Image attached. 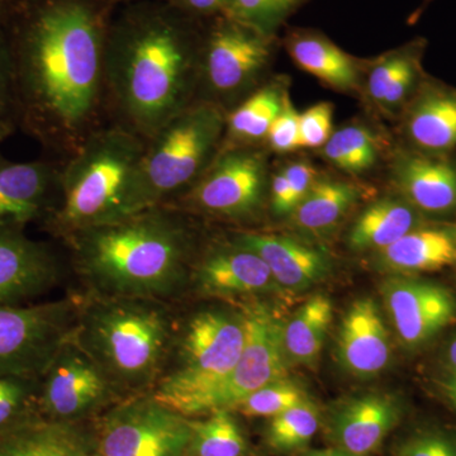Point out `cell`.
Returning <instances> with one entry per match:
<instances>
[{
  "instance_id": "cell-1",
  "label": "cell",
  "mask_w": 456,
  "mask_h": 456,
  "mask_svg": "<svg viewBox=\"0 0 456 456\" xmlns=\"http://www.w3.org/2000/svg\"><path fill=\"white\" fill-rule=\"evenodd\" d=\"M110 0H13L2 25L13 61L17 125L65 159L107 112Z\"/></svg>"
},
{
  "instance_id": "cell-2",
  "label": "cell",
  "mask_w": 456,
  "mask_h": 456,
  "mask_svg": "<svg viewBox=\"0 0 456 456\" xmlns=\"http://www.w3.org/2000/svg\"><path fill=\"white\" fill-rule=\"evenodd\" d=\"M204 20L165 0L114 13L106 44V106L113 123L152 136L197 101Z\"/></svg>"
},
{
  "instance_id": "cell-3",
  "label": "cell",
  "mask_w": 456,
  "mask_h": 456,
  "mask_svg": "<svg viewBox=\"0 0 456 456\" xmlns=\"http://www.w3.org/2000/svg\"><path fill=\"white\" fill-rule=\"evenodd\" d=\"M62 244L86 293L173 303L191 285L200 254L191 216L171 206L86 228Z\"/></svg>"
},
{
  "instance_id": "cell-4",
  "label": "cell",
  "mask_w": 456,
  "mask_h": 456,
  "mask_svg": "<svg viewBox=\"0 0 456 456\" xmlns=\"http://www.w3.org/2000/svg\"><path fill=\"white\" fill-rule=\"evenodd\" d=\"M173 305L88 293L79 298L74 341L122 398L150 395L158 386L178 318Z\"/></svg>"
},
{
  "instance_id": "cell-5",
  "label": "cell",
  "mask_w": 456,
  "mask_h": 456,
  "mask_svg": "<svg viewBox=\"0 0 456 456\" xmlns=\"http://www.w3.org/2000/svg\"><path fill=\"white\" fill-rule=\"evenodd\" d=\"M146 140L117 123L102 126L62 159L55 209L42 228L66 237L136 211V191Z\"/></svg>"
},
{
  "instance_id": "cell-6",
  "label": "cell",
  "mask_w": 456,
  "mask_h": 456,
  "mask_svg": "<svg viewBox=\"0 0 456 456\" xmlns=\"http://www.w3.org/2000/svg\"><path fill=\"white\" fill-rule=\"evenodd\" d=\"M245 341L241 308L207 307L178 314L167 367L150 395L184 415L235 369Z\"/></svg>"
},
{
  "instance_id": "cell-7",
  "label": "cell",
  "mask_w": 456,
  "mask_h": 456,
  "mask_svg": "<svg viewBox=\"0 0 456 456\" xmlns=\"http://www.w3.org/2000/svg\"><path fill=\"white\" fill-rule=\"evenodd\" d=\"M224 123L226 112L221 107L196 101L146 141L137 213L167 206L193 185L220 151Z\"/></svg>"
},
{
  "instance_id": "cell-8",
  "label": "cell",
  "mask_w": 456,
  "mask_h": 456,
  "mask_svg": "<svg viewBox=\"0 0 456 456\" xmlns=\"http://www.w3.org/2000/svg\"><path fill=\"white\" fill-rule=\"evenodd\" d=\"M277 49L278 36L233 18L204 20L197 101L227 112L264 83Z\"/></svg>"
},
{
  "instance_id": "cell-9",
  "label": "cell",
  "mask_w": 456,
  "mask_h": 456,
  "mask_svg": "<svg viewBox=\"0 0 456 456\" xmlns=\"http://www.w3.org/2000/svg\"><path fill=\"white\" fill-rule=\"evenodd\" d=\"M268 154L259 147H221L184 193L167 206L188 215L253 220L268 200Z\"/></svg>"
},
{
  "instance_id": "cell-10",
  "label": "cell",
  "mask_w": 456,
  "mask_h": 456,
  "mask_svg": "<svg viewBox=\"0 0 456 456\" xmlns=\"http://www.w3.org/2000/svg\"><path fill=\"white\" fill-rule=\"evenodd\" d=\"M79 298L0 305V375L38 378L73 335Z\"/></svg>"
},
{
  "instance_id": "cell-11",
  "label": "cell",
  "mask_w": 456,
  "mask_h": 456,
  "mask_svg": "<svg viewBox=\"0 0 456 456\" xmlns=\"http://www.w3.org/2000/svg\"><path fill=\"white\" fill-rule=\"evenodd\" d=\"M191 440V419L152 395L114 404L97 435L103 456H189Z\"/></svg>"
},
{
  "instance_id": "cell-12",
  "label": "cell",
  "mask_w": 456,
  "mask_h": 456,
  "mask_svg": "<svg viewBox=\"0 0 456 456\" xmlns=\"http://www.w3.org/2000/svg\"><path fill=\"white\" fill-rule=\"evenodd\" d=\"M241 310L245 316L246 341L239 362L220 386L194 401L185 410L184 416L232 411L266 384L288 378L289 362L285 358L281 340L283 323L263 303H246Z\"/></svg>"
},
{
  "instance_id": "cell-13",
  "label": "cell",
  "mask_w": 456,
  "mask_h": 456,
  "mask_svg": "<svg viewBox=\"0 0 456 456\" xmlns=\"http://www.w3.org/2000/svg\"><path fill=\"white\" fill-rule=\"evenodd\" d=\"M37 382L38 415L47 425L83 419L125 399L73 335L57 350Z\"/></svg>"
},
{
  "instance_id": "cell-14",
  "label": "cell",
  "mask_w": 456,
  "mask_h": 456,
  "mask_svg": "<svg viewBox=\"0 0 456 456\" xmlns=\"http://www.w3.org/2000/svg\"><path fill=\"white\" fill-rule=\"evenodd\" d=\"M65 272L53 246L0 228V305H27L61 283Z\"/></svg>"
},
{
  "instance_id": "cell-15",
  "label": "cell",
  "mask_w": 456,
  "mask_h": 456,
  "mask_svg": "<svg viewBox=\"0 0 456 456\" xmlns=\"http://www.w3.org/2000/svg\"><path fill=\"white\" fill-rule=\"evenodd\" d=\"M382 293L392 325L404 346H421L456 320V299L443 285L393 278L384 283Z\"/></svg>"
},
{
  "instance_id": "cell-16",
  "label": "cell",
  "mask_w": 456,
  "mask_h": 456,
  "mask_svg": "<svg viewBox=\"0 0 456 456\" xmlns=\"http://www.w3.org/2000/svg\"><path fill=\"white\" fill-rule=\"evenodd\" d=\"M61 161L17 163L0 154V228L44 224L59 197Z\"/></svg>"
},
{
  "instance_id": "cell-17",
  "label": "cell",
  "mask_w": 456,
  "mask_h": 456,
  "mask_svg": "<svg viewBox=\"0 0 456 456\" xmlns=\"http://www.w3.org/2000/svg\"><path fill=\"white\" fill-rule=\"evenodd\" d=\"M203 296L235 298L274 292L279 284L259 255L228 240L198 254L191 285Z\"/></svg>"
},
{
  "instance_id": "cell-18",
  "label": "cell",
  "mask_w": 456,
  "mask_h": 456,
  "mask_svg": "<svg viewBox=\"0 0 456 456\" xmlns=\"http://www.w3.org/2000/svg\"><path fill=\"white\" fill-rule=\"evenodd\" d=\"M230 240L259 255L279 287L287 289H308L331 272V259L325 251L292 237L242 231Z\"/></svg>"
},
{
  "instance_id": "cell-19",
  "label": "cell",
  "mask_w": 456,
  "mask_h": 456,
  "mask_svg": "<svg viewBox=\"0 0 456 456\" xmlns=\"http://www.w3.org/2000/svg\"><path fill=\"white\" fill-rule=\"evenodd\" d=\"M391 338L377 303L358 299L342 318L338 358L345 370L356 377H371L389 364Z\"/></svg>"
},
{
  "instance_id": "cell-20",
  "label": "cell",
  "mask_w": 456,
  "mask_h": 456,
  "mask_svg": "<svg viewBox=\"0 0 456 456\" xmlns=\"http://www.w3.org/2000/svg\"><path fill=\"white\" fill-rule=\"evenodd\" d=\"M392 183L419 213L448 215L456 211V165L436 155L401 152L391 167Z\"/></svg>"
},
{
  "instance_id": "cell-21",
  "label": "cell",
  "mask_w": 456,
  "mask_h": 456,
  "mask_svg": "<svg viewBox=\"0 0 456 456\" xmlns=\"http://www.w3.org/2000/svg\"><path fill=\"white\" fill-rule=\"evenodd\" d=\"M284 47L294 64L329 88L345 94L362 92L368 61L350 55L322 32L312 28L288 29Z\"/></svg>"
},
{
  "instance_id": "cell-22",
  "label": "cell",
  "mask_w": 456,
  "mask_h": 456,
  "mask_svg": "<svg viewBox=\"0 0 456 456\" xmlns=\"http://www.w3.org/2000/svg\"><path fill=\"white\" fill-rule=\"evenodd\" d=\"M399 408L395 399L367 395L351 399L332 417V436L338 448L354 456L371 454L397 425Z\"/></svg>"
},
{
  "instance_id": "cell-23",
  "label": "cell",
  "mask_w": 456,
  "mask_h": 456,
  "mask_svg": "<svg viewBox=\"0 0 456 456\" xmlns=\"http://www.w3.org/2000/svg\"><path fill=\"white\" fill-rule=\"evenodd\" d=\"M408 140L428 154H443L456 147V89L422 84L404 108Z\"/></svg>"
},
{
  "instance_id": "cell-24",
  "label": "cell",
  "mask_w": 456,
  "mask_h": 456,
  "mask_svg": "<svg viewBox=\"0 0 456 456\" xmlns=\"http://www.w3.org/2000/svg\"><path fill=\"white\" fill-rule=\"evenodd\" d=\"M287 82L283 77L264 82L226 112L221 147H259L283 107Z\"/></svg>"
},
{
  "instance_id": "cell-25",
  "label": "cell",
  "mask_w": 456,
  "mask_h": 456,
  "mask_svg": "<svg viewBox=\"0 0 456 456\" xmlns=\"http://www.w3.org/2000/svg\"><path fill=\"white\" fill-rule=\"evenodd\" d=\"M455 261V233L446 228L417 227L378 251V265L399 274L434 272Z\"/></svg>"
},
{
  "instance_id": "cell-26",
  "label": "cell",
  "mask_w": 456,
  "mask_h": 456,
  "mask_svg": "<svg viewBox=\"0 0 456 456\" xmlns=\"http://www.w3.org/2000/svg\"><path fill=\"white\" fill-rule=\"evenodd\" d=\"M359 198L360 189L353 183L318 175L307 196L294 208L290 220L302 232L325 237L334 232Z\"/></svg>"
},
{
  "instance_id": "cell-27",
  "label": "cell",
  "mask_w": 456,
  "mask_h": 456,
  "mask_svg": "<svg viewBox=\"0 0 456 456\" xmlns=\"http://www.w3.org/2000/svg\"><path fill=\"white\" fill-rule=\"evenodd\" d=\"M419 226L421 215L403 198H383L356 218L349 246L355 251H380Z\"/></svg>"
},
{
  "instance_id": "cell-28",
  "label": "cell",
  "mask_w": 456,
  "mask_h": 456,
  "mask_svg": "<svg viewBox=\"0 0 456 456\" xmlns=\"http://www.w3.org/2000/svg\"><path fill=\"white\" fill-rule=\"evenodd\" d=\"M332 322V303L314 296L281 327L285 358L289 365H314L320 358Z\"/></svg>"
},
{
  "instance_id": "cell-29",
  "label": "cell",
  "mask_w": 456,
  "mask_h": 456,
  "mask_svg": "<svg viewBox=\"0 0 456 456\" xmlns=\"http://www.w3.org/2000/svg\"><path fill=\"white\" fill-rule=\"evenodd\" d=\"M321 150L323 158L338 170L350 175H360L378 163L382 147L370 128L354 123L334 131Z\"/></svg>"
},
{
  "instance_id": "cell-30",
  "label": "cell",
  "mask_w": 456,
  "mask_h": 456,
  "mask_svg": "<svg viewBox=\"0 0 456 456\" xmlns=\"http://www.w3.org/2000/svg\"><path fill=\"white\" fill-rule=\"evenodd\" d=\"M189 456H242L246 440L231 410H217L206 419L191 421Z\"/></svg>"
},
{
  "instance_id": "cell-31",
  "label": "cell",
  "mask_w": 456,
  "mask_h": 456,
  "mask_svg": "<svg viewBox=\"0 0 456 456\" xmlns=\"http://www.w3.org/2000/svg\"><path fill=\"white\" fill-rule=\"evenodd\" d=\"M37 378L0 375V436L44 424L38 415Z\"/></svg>"
},
{
  "instance_id": "cell-32",
  "label": "cell",
  "mask_w": 456,
  "mask_h": 456,
  "mask_svg": "<svg viewBox=\"0 0 456 456\" xmlns=\"http://www.w3.org/2000/svg\"><path fill=\"white\" fill-rule=\"evenodd\" d=\"M320 428V413L310 401L302 402L272 417L266 440L270 448L288 452L305 448Z\"/></svg>"
},
{
  "instance_id": "cell-33",
  "label": "cell",
  "mask_w": 456,
  "mask_h": 456,
  "mask_svg": "<svg viewBox=\"0 0 456 456\" xmlns=\"http://www.w3.org/2000/svg\"><path fill=\"white\" fill-rule=\"evenodd\" d=\"M308 0H232L226 16L268 35L279 29Z\"/></svg>"
},
{
  "instance_id": "cell-34",
  "label": "cell",
  "mask_w": 456,
  "mask_h": 456,
  "mask_svg": "<svg viewBox=\"0 0 456 456\" xmlns=\"http://www.w3.org/2000/svg\"><path fill=\"white\" fill-rule=\"evenodd\" d=\"M305 401L308 398L301 387L283 378L257 389L233 410L248 417H275Z\"/></svg>"
},
{
  "instance_id": "cell-35",
  "label": "cell",
  "mask_w": 456,
  "mask_h": 456,
  "mask_svg": "<svg viewBox=\"0 0 456 456\" xmlns=\"http://www.w3.org/2000/svg\"><path fill=\"white\" fill-rule=\"evenodd\" d=\"M425 50V41H412V49L408 53L407 59L397 71V74L389 83L384 94L379 110L386 116H395L403 112L404 108L415 97L419 88V77H421V57Z\"/></svg>"
},
{
  "instance_id": "cell-36",
  "label": "cell",
  "mask_w": 456,
  "mask_h": 456,
  "mask_svg": "<svg viewBox=\"0 0 456 456\" xmlns=\"http://www.w3.org/2000/svg\"><path fill=\"white\" fill-rule=\"evenodd\" d=\"M17 130L13 61L4 27L0 22V134L8 139Z\"/></svg>"
},
{
  "instance_id": "cell-37",
  "label": "cell",
  "mask_w": 456,
  "mask_h": 456,
  "mask_svg": "<svg viewBox=\"0 0 456 456\" xmlns=\"http://www.w3.org/2000/svg\"><path fill=\"white\" fill-rule=\"evenodd\" d=\"M334 104L321 102L299 113L301 149H322L334 134Z\"/></svg>"
},
{
  "instance_id": "cell-38",
  "label": "cell",
  "mask_w": 456,
  "mask_h": 456,
  "mask_svg": "<svg viewBox=\"0 0 456 456\" xmlns=\"http://www.w3.org/2000/svg\"><path fill=\"white\" fill-rule=\"evenodd\" d=\"M270 151L289 154L301 149L299 142V113L290 101L289 92L285 94L283 107L273 123L266 137Z\"/></svg>"
},
{
  "instance_id": "cell-39",
  "label": "cell",
  "mask_w": 456,
  "mask_h": 456,
  "mask_svg": "<svg viewBox=\"0 0 456 456\" xmlns=\"http://www.w3.org/2000/svg\"><path fill=\"white\" fill-rule=\"evenodd\" d=\"M47 424L29 426L0 436V456H49Z\"/></svg>"
},
{
  "instance_id": "cell-40",
  "label": "cell",
  "mask_w": 456,
  "mask_h": 456,
  "mask_svg": "<svg viewBox=\"0 0 456 456\" xmlns=\"http://www.w3.org/2000/svg\"><path fill=\"white\" fill-rule=\"evenodd\" d=\"M399 456H456V437L446 432L424 431L408 437Z\"/></svg>"
},
{
  "instance_id": "cell-41",
  "label": "cell",
  "mask_w": 456,
  "mask_h": 456,
  "mask_svg": "<svg viewBox=\"0 0 456 456\" xmlns=\"http://www.w3.org/2000/svg\"><path fill=\"white\" fill-rule=\"evenodd\" d=\"M49 456H103L98 441H86L62 425H49Z\"/></svg>"
},
{
  "instance_id": "cell-42",
  "label": "cell",
  "mask_w": 456,
  "mask_h": 456,
  "mask_svg": "<svg viewBox=\"0 0 456 456\" xmlns=\"http://www.w3.org/2000/svg\"><path fill=\"white\" fill-rule=\"evenodd\" d=\"M281 170L287 179L294 206L297 207L302 202L303 198L307 196L320 174L307 160L294 161Z\"/></svg>"
},
{
  "instance_id": "cell-43",
  "label": "cell",
  "mask_w": 456,
  "mask_h": 456,
  "mask_svg": "<svg viewBox=\"0 0 456 456\" xmlns=\"http://www.w3.org/2000/svg\"><path fill=\"white\" fill-rule=\"evenodd\" d=\"M185 16L198 20H208L226 16L232 0H165Z\"/></svg>"
},
{
  "instance_id": "cell-44",
  "label": "cell",
  "mask_w": 456,
  "mask_h": 456,
  "mask_svg": "<svg viewBox=\"0 0 456 456\" xmlns=\"http://www.w3.org/2000/svg\"><path fill=\"white\" fill-rule=\"evenodd\" d=\"M268 200L270 209L277 217L290 216L296 208L283 170L270 175Z\"/></svg>"
},
{
  "instance_id": "cell-45",
  "label": "cell",
  "mask_w": 456,
  "mask_h": 456,
  "mask_svg": "<svg viewBox=\"0 0 456 456\" xmlns=\"http://www.w3.org/2000/svg\"><path fill=\"white\" fill-rule=\"evenodd\" d=\"M443 389L450 403L456 408V371L448 374V377L443 382Z\"/></svg>"
},
{
  "instance_id": "cell-46",
  "label": "cell",
  "mask_w": 456,
  "mask_h": 456,
  "mask_svg": "<svg viewBox=\"0 0 456 456\" xmlns=\"http://www.w3.org/2000/svg\"><path fill=\"white\" fill-rule=\"evenodd\" d=\"M446 362H448L449 373L456 371V336L450 341L448 353H446Z\"/></svg>"
},
{
  "instance_id": "cell-47",
  "label": "cell",
  "mask_w": 456,
  "mask_h": 456,
  "mask_svg": "<svg viewBox=\"0 0 456 456\" xmlns=\"http://www.w3.org/2000/svg\"><path fill=\"white\" fill-rule=\"evenodd\" d=\"M302 456H354L349 452H344L341 449L335 450H314V452H305Z\"/></svg>"
},
{
  "instance_id": "cell-48",
  "label": "cell",
  "mask_w": 456,
  "mask_h": 456,
  "mask_svg": "<svg viewBox=\"0 0 456 456\" xmlns=\"http://www.w3.org/2000/svg\"><path fill=\"white\" fill-rule=\"evenodd\" d=\"M432 2H434V0H424V2H422V4L419 5V7L417 8L416 11L413 12L412 14H411L410 23L417 22V20H419V18L421 17L422 14H424L426 8H428V5H430Z\"/></svg>"
},
{
  "instance_id": "cell-49",
  "label": "cell",
  "mask_w": 456,
  "mask_h": 456,
  "mask_svg": "<svg viewBox=\"0 0 456 456\" xmlns=\"http://www.w3.org/2000/svg\"><path fill=\"white\" fill-rule=\"evenodd\" d=\"M12 2H13V0H0V22H3V20H4Z\"/></svg>"
},
{
  "instance_id": "cell-50",
  "label": "cell",
  "mask_w": 456,
  "mask_h": 456,
  "mask_svg": "<svg viewBox=\"0 0 456 456\" xmlns=\"http://www.w3.org/2000/svg\"><path fill=\"white\" fill-rule=\"evenodd\" d=\"M110 3H113L116 7H119V5L127 4L131 0H110Z\"/></svg>"
},
{
  "instance_id": "cell-51",
  "label": "cell",
  "mask_w": 456,
  "mask_h": 456,
  "mask_svg": "<svg viewBox=\"0 0 456 456\" xmlns=\"http://www.w3.org/2000/svg\"><path fill=\"white\" fill-rule=\"evenodd\" d=\"M5 139H7V137L2 136V134H0V143H2Z\"/></svg>"
},
{
  "instance_id": "cell-52",
  "label": "cell",
  "mask_w": 456,
  "mask_h": 456,
  "mask_svg": "<svg viewBox=\"0 0 456 456\" xmlns=\"http://www.w3.org/2000/svg\"><path fill=\"white\" fill-rule=\"evenodd\" d=\"M454 233H455V245H456V231H455V232H454Z\"/></svg>"
},
{
  "instance_id": "cell-53",
  "label": "cell",
  "mask_w": 456,
  "mask_h": 456,
  "mask_svg": "<svg viewBox=\"0 0 456 456\" xmlns=\"http://www.w3.org/2000/svg\"><path fill=\"white\" fill-rule=\"evenodd\" d=\"M131 2H136V0H131Z\"/></svg>"
}]
</instances>
